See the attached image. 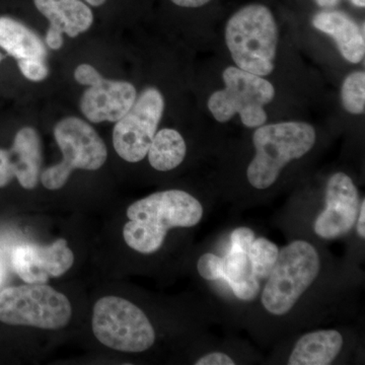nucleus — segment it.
Listing matches in <instances>:
<instances>
[{"label":"nucleus","instance_id":"1","mask_svg":"<svg viewBox=\"0 0 365 365\" xmlns=\"http://www.w3.org/2000/svg\"><path fill=\"white\" fill-rule=\"evenodd\" d=\"M202 215V205L187 192H158L136 201L127 209L129 222L123 228L124 240L139 253L153 254L162 247L168 230L195 227Z\"/></svg>","mask_w":365,"mask_h":365},{"label":"nucleus","instance_id":"2","mask_svg":"<svg viewBox=\"0 0 365 365\" xmlns=\"http://www.w3.org/2000/svg\"><path fill=\"white\" fill-rule=\"evenodd\" d=\"M225 41L239 68L259 76L273 71L278 26L268 7L262 4L242 7L227 21Z\"/></svg>","mask_w":365,"mask_h":365},{"label":"nucleus","instance_id":"3","mask_svg":"<svg viewBox=\"0 0 365 365\" xmlns=\"http://www.w3.org/2000/svg\"><path fill=\"white\" fill-rule=\"evenodd\" d=\"M253 143L256 155L247 177L254 188L264 190L272 186L285 165L314 148L316 131L304 122L262 125L255 131Z\"/></svg>","mask_w":365,"mask_h":365},{"label":"nucleus","instance_id":"4","mask_svg":"<svg viewBox=\"0 0 365 365\" xmlns=\"http://www.w3.org/2000/svg\"><path fill=\"white\" fill-rule=\"evenodd\" d=\"M319 268L318 252L309 242L295 241L281 250L262 294L264 307L275 316L289 313L313 284Z\"/></svg>","mask_w":365,"mask_h":365},{"label":"nucleus","instance_id":"5","mask_svg":"<svg viewBox=\"0 0 365 365\" xmlns=\"http://www.w3.org/2000/svg\"><path fill=\"white\" fill-rule=\"evenodd\" d=\"M71 314L66 295L46 283H26L0 292V321L7 325L58 330L69 323Z\"/></svg>","mask_w":365,"mask_h":365},{"label":"nucleus","instance_id":"6","mask_svg":"<svg viewBox=\"0 0 365 365\" xmlns=\"http://www.w3.org/2000/svg\"><path fill=\"white\" fill-rule=\"evenodd\" d=\"M222 78L225 90L215 91L207 104L216 121L225 123L240 114L242 124L249 128L265 124L267 114L264 106L272 102L275 96L272 83L263 76L232 66L223 71Z\"/></svg>","mask_w":365,"mask_h":365},{"label":"nucleus","instance_id":"7","mask_svg":"<svg viewBox=\"0 0 365 365\" xmlns=\"http://www.w3.org/2000/svg\"><path fill=\"white\" fill-rule=\"evenodd\" d=\"M91 326L97 339L117 351H146L155 341V329L145 314L122 297L98 299L93 307Z\"/></svg>","mask_w":365,"mask_h":365},{"label":"nucleus","instance_id":"8","mask_svg":"<svg viewBox=\"0 0 365 365\" xmlns=\"http://www.w3.org/2000/svg\"><path fill=\"white\" fill-rule=\"evenodd\" d=\"M54 136L63 158L41 174L45 188L61 189L74 170H98L107 160L104 141L90 124L79 118L62 119L55 126Z\"/></svg>","mask_w":365,"mask_h":365},{"label":"nucleus","instance_id":"9","mask_svg":"<svg viewBox=\"0 0 365 365\" xmlns=\"http://www.w3.org/2000/svg\"><path fill=\"white\" fill-rule=\"evenodd\" d=\"M165 111V98L158 88H145L113 130V145L119 157L138 163L148 155Z\"/></svg>","mask_w":365,"mask_h":365},{"label":"nucleus","instance_id":"10","mask_svg":"<svg viewBox=\"0 0 365 365\" xmlns=\"http://www.w3.org/2000/svg\"><path fill=\"white\" fill-rule=\"evenodd\" d=\"M360 208L359 190L343 173L333 175L326 187V208L314 222V232L326 240L342 237L356 223Z\"/></svg>","mask_w":365,"mask_h":365},{"label":"nucleus","instance_id":"11","mask_svg":"<svg viewBox=\"0 0 365 365\" xmlns=\"http://www.w3.org/2000/svg\"><path fill=\"white\" fill-rule=\"evenodd\" d=\"M11 262L14 271L26 283H47L60 277L74 263V255L64 239L48 246L24 244L14 250Z\"/></svg>","mask_w":365,"mask_h":365},{"label":"nucleus","instance_id":"12","mask_svg":"<svg viewBox=\"0 0 365 365\" xmlns=\"http://www.w3.org/2000/svg\"><path fill=\"white\" fill-rule=\"evenodd\" d=\"M135 86L128 81L103 78L90 86L81 101L83 116L93 122H116L121 119L135 103Z\"/></svg>","mask_w":365,"mask_h":365},{"label":"nucleus","instance_id":"13","mask_svg":"<svg viewBox=\"0 0 365 365\" xmlns=\"http://www.w3.org/2000/svg\"><path fill=\"white\" fill-rule=\"evenodd\" d=\"M313 26L335 41L343 58L359 63L364 58V25L362 29L347 14L339 11H323L314 14Z\"/></svg>","mask_w":365,"mask_h":365},{"label":"nucleus","instance_id":"14","mask_svg":"<svg viewBox=\"0 0 365 365\" xmlns=\"http://www.w3.org/2000/svg\"><path fill=\"white\" fill-rule=\"evenodd\" d=\"M9 157L14 177L21 187L28 190L36 188L42 165V145L38 132L32 127H24L18 131L13 148L9 150Z\"/></svg>","mask_w":365,"mask_h":365},{"label":"nucleus","instance_id":"15","mask_svg":"<svg viewBox=\"0 0 365 365\" xmlns=\"http://www.w3.org/2000/svg\"><path fill=\"white\" fill-rule=\"evenodd\" d=\"M36 9L49 21L51 28L76 38L93 23V14L83 0H34Z\"/></svg>","mask_w":365,"mask_h":365},{"label":"nucleus","instance_id":"16","mask_svg":"<svg viewBox=\"0 0 365 365\" xmlns=\"http://www.w3.org/2000/svg\"><path fill=\"white\" fill-rule=\"evenodd\" d=\"M343 347V337L336 330H319L302 336L288 359L289 365H329Z\"/></svg>","mask_w":365,"mask_h":365},{"label":"nucleus","instance_id":"17","mask_svg":"<svg viewBox=\"0 0 365 365\" xmlns=\"http://www.w3.org/2000/svg\"><path fill=\"white\" fill-rule=\"evenodd\" d=\"M0 47L16 59L47 56L44 43L30 28L9 16H0Z\"/></svg>","mask_w":365,"mask_h":365},{"label":"nucleus","instance_id":"18","mask_svg":"<svg viewBox=\"0 0 365 365\" xmlns=\"http://www.w3.org/2000/svg\"><path fill=\"white\" fill-rule=\"evenodd\" d=\"M225 281L235 297L245 302H252L260 292V280L255 275L249 255L239 250L230 249L225 258Z\"/></svg>","mask_w":365,"mask_h":365},{"label":"nucleus","instance_id":"19","mask_svg":"<svg viewBox=\"0 0 365 365\" xmlns=\"http://www.w3.org/2000/svg\"><path fill=\"white\" fill-rule=\"evenodd\" d=\"M186 151L181 134L175 129L165 128L155 133L146 155L153 169L169 172L181 165Z\"/></svg>","mask_w":365,"mask_h":365},{"label":"nucleus","instance_id":"20","mask_svg":"<svg viewBox=\"0 0 365 365\" xmlns=\"http://www.w3.org/2000/svg\"><path fill=\"white\" fill-rule=\"evenodd\" d=\"M278 254L279 249L272 242L264 237L255 239L248 255L255 275L259 280L267 279L270 276L277 261Z\"/></svg>","mask_w":365,"mask_h":365},{"label":"nucleus","instance_id":"21","mask_svg":"<svg viewBox=\"0 0 365 365\" xmlns=\"http://www.w3.org/2000/svg\"><path fill=\"white\" fill-rule=\"evenodd\" d=\"M343 107L350 114H364L365 110V73L353 72L345 78L341 90Z\"/></svg>","mask_w":365,"mask_h":365},{"label":"nucleus","instance_id":"22","mask_svg":"<svg viewBox=\"0 0 365 365\" xmlns=\"http://www.w3.org/2000/svg\"><path fill=\"white\" fill-rule=\"evenodd\" d=\"M197 269L201 277L206 280H225V264L223 258L215 254H204L197 264Z\"/></svg>","mask_w":365,"mask_h":365},{"label":"nucleus","instance_id":"23","mask_svg":"<svg viewBox=\"0 0 365 365\" xmlns=\"http://www.w3.org/2000/svg\"><path fill=\"white\" fill-rule=\"evenodd\" d=\"M19 68L29 81H42L49 76V68L42 58H25L18 60Z\"/></svg>","mask_w":365,"mask_h":365},{"label":"nucleus","instance_id":"24","mask_svg":"<svg viewBox=\"0 0 365 365\" xmlns=\"http://www.w3.org/2000/svg\"><path fill=\"white\" fill-rule=\"evenodd\" d=\"M254 241L253 230L248 227H239L230 235V242H232L230 249L239 250V251L248 254Z\"/></svg>","mask_w":365,"mask_h":365},{"label":"nucleus","instance_id":"25","mask_svg":"<svg viewBox=\"0 0 365 365\" xmlns=\"http://www.w3.org/2000/svg\"><path fill=\"white\" fill-rule=\"evenodd\" d=\"M74 78L81 85L93 86L97 85L104 78L95 67L90 64H81L74 71Z\"/></svg>","mask_w":365,"mask_h":365},{"label":"nucleus","instance_id":"26","mask_svg":"<svg viewBox=\"0 0 365 365\" xmlns=\"http://www.w3.org/2000/svg\"><path fill=\"white\" fill-rule=\"evenodd\" d=\"M14 178L13 168L9 162V150L0 148V188L7 186Z\"/></svg>","mask_w":365,"mask_h":365},{"label":"nucleus","instance_id":"27","mask_svg":"<svg viewBox=\"0 0 365 365\" xmlns=\"http://www.w3.org/2000/svg\"><path fill=\"white\" fill-rule=\"evenodd\" d=\"M196 365H235L234 360L222 352L209 353L197 360Z\"/></svg>","mask_w":365,"mask_h":365},{"label":"nucleus","instance_id":"28","mask_svg":"<svg viewBox=\"0 0 365 365\" xmlns=\"http://www.w3.org/2000/svg\"><path fill=\"white\" fill-rule=\"evenodd\" d=\"M45 41L46 44L49 46L52 50L61 49L64 43L63 33L60 32V31L56 30V29L49 26V28H48L47 33H46Z\"/></svg>","mask_w":365,"mask_h":365},{"label":"nucleus","instance_id":"29","mask_svg":"<svg viewBox=\"0 0 365 365\" xmlns=\"http://www.w3.org/2000/svg\"><path fill=\"white\" fill-rule=\"evenodd\" d=\"M178 6L187 7V9H197L207 4L211 0H170Z\"/></svg>","mask_w":365,"mask_h":365},{"label":"nucleus","instance_id":"30","mask_svg":"<svg viewBox=\"0 0 365 365\" xmlns=\"http://www.w3.org/2000/svg\"><path fill=\"white\" fill-rule=\"evenodd\" d=\"M357 234L361 239L365 237V200L360 203L359 215H357Z\"/></svg>","mask_w":365,"mask_h":365},{"label":"nucleus","instance_id":"31","mask_svg":"<svg viewBox=\"0 0 365 365\" xmlns=\"http://www.w3.org/2000/svg\"><path fill=\"white\" fill-rule=\"evenodd\" d=\"M341 0H316L317 4L323 9H332L335 7Z\"/></svg>","mask_w":365,"mask_h":365},{"label":"nucleus","instance_id":"32","mask_svg":"<svg viewBox=\"0 0 365 365\" xmlns=\"http://www.w3.org/2000/svg\"><path fill=\"white\" fill-rule=\"evenodd\" d=\"M83 1L86 2L88 6L98 7L103 6L107 0H83Z\"/></svg>","mask_w":365,"mask_h":365},{"label":"nucleus","instance_id":"33","mask_svg":"<svg viewBox=\"0 0 365 365\" xmlns=\"http://www.w3.org/2000/svg\"><path fill=\"white\" fill-rule=\"evenodd\" d=\"M352 2V4H354L355 6L360 7V9H364L365 6V0H350Z\"/></svg>","mask_w":365,"mask_h":365},{"label":"nucleus","instance_id":"34","mask_svg":"<svg viewBox=\"0 0 365 365\" xmlns=\"http://www.w3.org/2000/svg\"><path fill=\"white\" fill-rule=\"evenodd\" d=\"M2 58H4V57H2V54L0 53V63H1Z\"/></svg>","mask_w":365,"mask_h":365}]
</instances>
